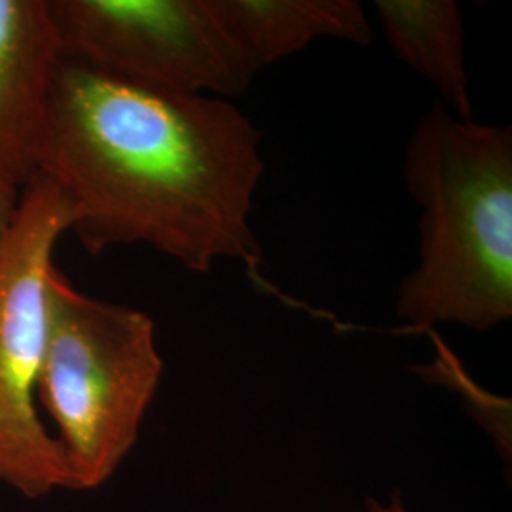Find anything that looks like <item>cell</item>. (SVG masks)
<instances>
[{"label":"cell","instance_id":"obj_10","mask_svg":"<svg viewBox=\"0 0 512 512\" xmlns=\"http://www.w3.org/2000/svg\"><path fill=\"white\" fill-rule=\"evenodd\" d=\"M363 512H410L404 505L401 495H393L389 497L385 503L380 501H368L366 509Z\"/></svg>","mask_w":512,"mask_h":512},{"label":"cell","instance_id":"obj_4","mask_svg":"<svg viewBox=\"0 0 512 512\" xmlns=\"http://www.w3.org/2000/svg\"><path fill=\"white\" fill-rule=\"evenodd\" d=\"M71 228L67 203L42 173L21 188L0 249V484L27 499L71 490L61 446L38 414L54 249Z\"/></svg>","mask_w":512,"mask_h":512},{"label":"cell","instance_id":"obj_7","mask_svg":"<svg viewBox=\"0 0 512 512\" xmlns=\"http://www.w3.org/2000/svg\"><path fill=\"white\" fill-rule=\"evenodd\" d=\"M251 73L321 38L366 46L372 27L357 0H211Z\"/></svg>","mask_w":512,"mask_h":512},{"label":"cell","instance_id":"obj_2","mask_svg":"<svg viewBox=\"0 0 512 512\" xmlns=\"http://www.w3.org/2000/svg\"><path fill=\"white\" fill-rule=\"evenodd\" d=\"M404 179L421 207L420 264L397 294L416 329L488 332L512 315V131L437 105L406 145Z\"/></svg>","mask_w":512,"mask_h":512},{"label":"cell","instance_id":"obj_8","mask_svg":"<svg viewBox=\"0 0 512 512\" xmlns=\"http://www.w3.org/2000/svg\"><path fill=\"white\" fill-rule=\"evenodd\" d=\"M374 12L395 55L433 84L461 120H473L463 12L454 0H376Z\"/></svg>","mask_w":512,"mask_h":512},{"label":"cell","instance_id":"obj_9","mask_svg":"<svg viewBox=\"0 0 512 512\" xmlns=\"http://www.w3.org/2000/svg\"><path fill=\"white\" fill-rule=\"evenodd\" d=\"M19 198H21V188H16L0 179V249L8 238V232L18 215Z\"/></svg>","mask_w":512,"mask_h":512},{"label":"cell","instance_id":"obj_6","mask_svg":"<svg viewBox=\"0 0 512 512\" xmlns=\"http://www.w3.org/2000/svg\"><path fill=\"white\" fill-rule=\"evenodd\" d=\"M61 55L48 0H0V179L16 188L38 175Z\"/></svg>","mask_w":512,"mask_h":512},{"label":"cell","instance_id":"obj_3","mask_svg":"<svg viewBox=\"0 0 512 512\" xmlns=\"http://www.w3.org/2000/svg\"><path fill=\"white\" fill-rule=\"evenodd\" d=\"M162 370L145 311L80 293L52 270L37 401L54 423L71 490L103 486L128 458Z\"/></svg>","mask_w":512,"mask_h":512},{"label":"cell","instance_id":"obj_1","mask_svg":"<svg viewBox=\"0 0 512 512\" xmlns=\"http://www.w3.org/2000/svg\"><path fill=\"white\" fill-rule=\"evenodd\" d=\"M260 141L230 99L150 88L63 54L38 173L92 255L145 243L196 274L219 260L256 268Z\"/></svg>","mask_w":512,"mask_h":512},{"label":"cell","instance_id":"obj_5","mask_svg":"<svg viewBox=\"0 0 512 512\" xmlns=\"http://www.w3.org/2000/svg\"><path fill=\"white\" fill-rule=\"evenodd\" d=\"M63 54L158 90L232 99L255 74L211 0H48Z\"/></svg>","mask_w":512,"mask_h":512}]
</instances>
